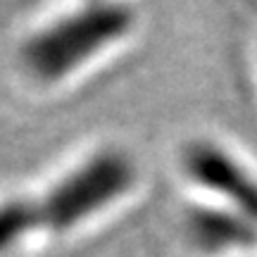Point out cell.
I'll use <instances>...</instances> for the list:
<instances>
[{"label": "cell", "mask_w": 257, "mask_h": 257, "mask_svg": "<svg viewBox=\"0 0 257 257\" xmlns=\"http://www.w3.org/2000/svg\"><path fill=\"white\" fill-rule=\"evenodd\" d=\"M138 24L126 0H86L34 29L19 46L22 72L41 86H55L121 46Z\"/></svg>", "instance_id": "6da1fadb"}, {"label": "cell", "mask_w": 257, "mask_h": 257, "mask_svg": "<svg viewBox=\"0 0 257 257\" xmlns=\"http://www.w3.org/2000/svg\"><path fill=\"white\" fill-rule=\"evenodd\" d=\"M138 184V167L119 148H98L64 169L46 191L29 195L38 231L67 233L121 202Z\"/></svg>", "instance_id": "7a4b0ae2"}, {"label": "cell", "mask_w": 257, "mask_h": 257, "mask_svg": "<svg viewBox=\"0 0 257 257\" xmlns=\"http://www.w3.org/2000/svg\"><path fill=\"white\" fill-rule=\"evenodd\" d=\"M179 169L212 202L257 221V172L229 146L214 138H193L179 153Z\"/></svg>", "instance_id": "3957f363"}, {"label": "cell", "mask_w": 257, "mask_h": 257, "mask_svg": "<svg viewBox=\"0 0 257 257\" xmlns=\"http://www.w3.org/2000/svg\"><path fill=\"white\" fill-rule=\"evenodd\" d=\"M186 238L205 255L257 248V221L219 202H198L184 212Z\"/></svg>", "instance_id": "277c9868"}]
</instances>
